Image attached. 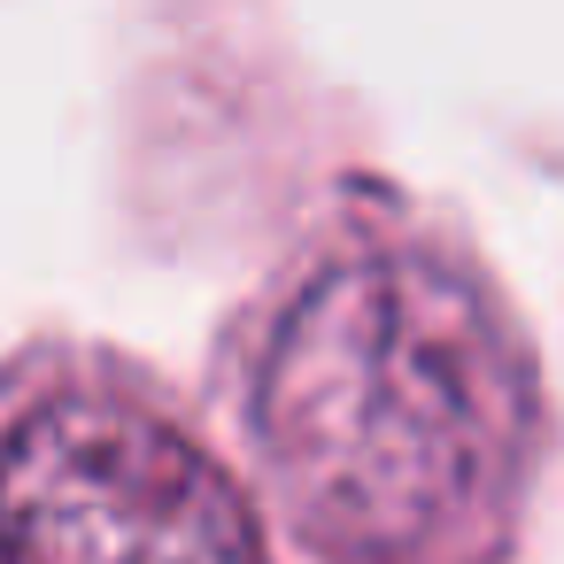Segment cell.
I'll return each mask as SVG.
<instances>
[{"label":"cell","instance_id":"cell-1","mask_svg":"<svg viewBox=\"0 0 564 564\" xmlns=\"http://www.w3.org/2000/svg\"><path fill=\"white\" fill-rule=\"evenodd\" d=\"M225 448L317 564H510L549 456L541 356L487 256L340 194L217 340Z\"/></svg>","mask_w":564,"mask_h":564},{"label":"cell","instance_id":"cell-2","mask_svg":"<svg viewBox=\"0 0 564 564\" xmlns=\"http://www.w3.org/2000/svg\"><path fill=\"white\" fill-rule=\"evenodd\" d=\"M0 564H271L232 448L101 340L0 356Z\"/></svg>","mask_w":564,"mask_h":564}]
</instances>
